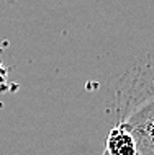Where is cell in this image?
<instances>
[{"mask_svg":"<svg viewBox=\"0 0 154 155\" xmlns=\"http://www.w3.org/2000/svg\"><path fill=\"white\" fill-rule=\"evenodd\" d=\"M131 129L136 145L143 155H154V103L146 106L131 119Z\"/></svg>","mask_w":154,"mask_h":155,"instance_id":"cell-1","label":"cell"},{"mask_svg":"<svg viewBox=\"0 0 154 155\" xmlns=\"http://www.w3.org/2000/svg\"><path fill=\"white\" fill-rule=\"evenodd\" d=\"M108 153L110 155H138V145L133 134L125 127H116L108 137Z\"/></svg>","mask_w":154,"mask_h":155,"instance_id":"cell-2","label":"cell"}]
</instances>
